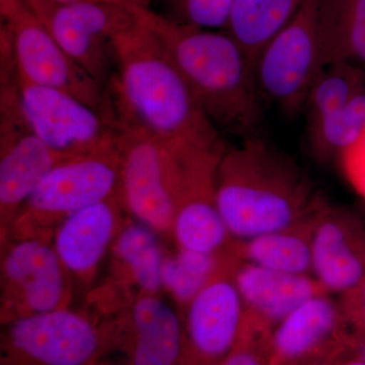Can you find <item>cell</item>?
I'll return each mask as SVG.
<instances>
[{
	"instance_id": "cell-23",
	"label": "cell",
	"mask_w": 365,
	"mask_h": 365,
	"mask_svg": "<svg viewBox=\"0 0 365 365\" xmlns=\"http://www.w3.org/2000/svg\"><path fill=\"white\" fill-rule=\"evenodd\" d=\"M365 91V72L345 63L324 66L307 93L304 113L307 126L337 111Z\"/></svg>"
},
{
	"instance_id": "cell-29",
	"label": "cell",
	"mask_w": 365,
	"mask_h": 365,
	"mask_svg": "<svg viewBox=\"0 0 365 365\" xmlns=\"http://www.w3.org/2000/svg\"><path fill=\"white\" fill-rule=\"evenodd\" d=\"M346 177L365 199V132L340 158Z\"/></svg>"
},
{
	"instance_id": "cell-26",
	"label": "cell",
	"mask_w": 365,
	"mask_h": 365,
	"mask_svg": "<svg viewBox=\"0 0 365 365\" xmlns=\"http://www.w3.org/2000/svg\"><path fill=\"white\" fill-rule=\"evenodd\" d=\"M165 19L179 25L225 31L235 0H163Z\"/></svg>"
},
{
	"instance_id": "cell-7",
	"label": "cell",
	"mask_w": 365,
	"mask_h": 365,
	"mask_svg": "<svg viewBox=\"0 0 365 365\" xmlns=\"http://www.w3.org/2000/svg\"><path fill=\"white\" fill-rule=\"evenodd\" d=\"M318 4L319 0H307L255 60L262 100L289 116L304 111L309 88L324 67L317 26Z\"/></svg>"
},
{
	"instance_id": "cell-22",
	"label": "cell",
	"mask_w": 365,
	"mask_h": 365,
	"mask_svg": "<svg viewBox=\"0 0 365 365\" xmlns=\"http://www.w3.org/2000/svg\"><path fill=\"white\" fill-rule=\"evenodd\" d=\"M306 131L314 158L321 162L340 160L365 132V91L337 111L307 126Z\"/></svg>"
},
{
	"instance_id": "cell-30",
	"label": "cell",
	"mask_w": 365,
	"mask_h": 365,
	"mask_svg": "<svg viewBox=\"0 0 365 365\" xmlns=\"http://www.w3.org/2000/svg\"><path fill=\"white\" fill-rule=\"evenodd\" d=\"M355 351H356L357 356L360 359L364 360L365 362V336L364 337L357 338L356 342L354 346Z\"/></svg>"
},
{
	"instance_id": "cell-15",
	"label": "cell",
	"mask_w": 365,
	"mask_h": 365,
	"mask_svg": "<svg viewBox=\"0 0 365 365\" xmlns=\"http://www.w3.org/2000/svg\"><path fill=\"white\" fill-rule=\"evenodd\" d=\"M234 279L247 318L270 331L307 300L326 294L312 275L279 272L248 262L235 270Z\"/></svg>"
},
{
	"instance_id": "cell-6",
	"label": "cell",
	"mask_w": 365,
	"mask_h": 365,
	"mask_svg": "<svg viewBox=\"0 0 365 365\" xmlns=\"http://www.w3.org/2000/svg\"><path fill=\"white\" fill-rule=\"evenodd\" d=\"M25 2L66 54L106 91L116 69L113 39L135 23L136 6L111 2Z\"/></svg>"
},
{
	"instance_id": "cell-12",
	"label": "cell",
	"mask_w": 365,
	"mask_h": 365,
	"mask_svg": "<svg viewBox=\"0 0 365 365\" xmlns=\"http://www.w3.org/2000/svg\"><path fill=\"white\" fill-rule=\"evenodd\" d=\"M312 217V276L326 294L344 295L365 277V222L321 197Z\"/></svg>"
},
{
	"instance_id": "cell-3",
	"label": "cell",
	"mask_w": 365,
	"mask_h": 365,
	"mask_svg": "<svg viewBox=\"0 0 365 365\" xmlns=\"http://www.w3.org/2000/svg\"><path fill=\"white\" fill-rule=\"evenodd\" d=\"M170 52L206 116L220 132L256 134L263 115L254 63L225 31L179 25L150 9H134Z\"/></svg>"
},
{
	"instance_id": "cell-21",
	"label": "cell",
	"mask_w": 365,
	"mask_h": 365,
	"mask_svg": "<svg viewBox=\"0 0 365 365\" xmlns=\"http://www.w3.org/2000/svg\"><path fill=\"white\" fill-rule=\"evenodd\" d=\"M307 0H235L225 32L253 63L274 36L287 26Z\"/></svg>"
},
{
	"instance_id": "cell-20",
	"label": "cell",
	"mask_w": 365,
	"mask_h": 365,
	"mask_svg": "<svg viewBox=\"0 0 365 365\" xmlns=\"http://www.w3.org/2000/svg\"><path fill=\"white\" fill-rule=\"evenodd\" d=\"M313 211L306 220L294 227L242 242L240 250L242 259L245 262L270 270L297 275H312Z\"/></svg>"
},
{
	"instance_id": "cell-2",
	"label": "cell",
	"mask_w": 365,
	"mask_h": 365,
	"mask_svg": "<svg viewBox=\"0 0 365 365\" xmlns=\"http://www.w3.org/2000/svg\"><path fill=\"white\" fill-rule=\"evenodd\" d=\"M318 199L304 170L257 134L227 146L218 163L216 205L240 241L294 227Z\"/></svg>"
},
{
	"instance_id": "cell-5",
	"label": "cell",
	"mask_w": 365,
	"mask_h": 365,
	"mask_svg": "<svg viewBox=\"0 0 365 365\" xmlns=\"http://www.w3.org/2000/svg\"><path fill=\"white\" fill-rule=\"evenodd\" d=\"M0 16L19 78L66 91L114 122L106 91L60 47L25 0H0Z\"/></svg>"
},
{
	"instance_id": "cell-9",
	"label": "cell",
	"mask_w": 365,
	"mask_h": 365,
	"mask_svg": "<svg viewBox=\"0 0 365 365\" xmlns=\"http://www.w3.org/2000/svg\"><path fill=\"white\" fill-rule=\"evenodd\" d=\"M105 346L102 334L78 314H31L9 327L2 365H97Z\"/></svg>"
},
{
	"instance_id": "cell-8",
	"label": "cell",
	"mask_w": 365,
	"mask_h": 365,
	"mask_svg": "<svg viewBox=\"0 0 365 365\" xmlns=\"http://www.w3.org/2000/svg\"><path fill=\"white\" fill-rule=\"evenodd\" d=\"M24 114L52 150L68 158L116 148L119 129L102 113L66 91L34 85L18 76Z\"/></svg>"
},
{
	"instance_id": "cell-32",
	"label": "cell",
	"mask_w": 365,
	"mask_h": 365,
	"mask_svg": "<svg viewBox=\"0 0 365 365\" xmlns=\"http://www.w3.org/2000/svg\"><path fill=\"white\" fill-rule=\"evenodd\" d=\"M131 6L137 7H143V9H150L151 2L153 0H125Z\"/></svg>"
},
{
	"instance_id": "cell-28",
	"label": "cell",
	"mask_w": 365,
	"mask_h": 365,
	"mask_svg": "<svg viewBox=\"0 0 365 365\" xmlns=\"http://www.w3.org/2000/svg\"><path fill=\"white\" fill-rule=\"evenodd\" d=\"M341 307L355 337L365 336V277L356 287L341 295Z\"/></svg>"
},
{
	"instance_id": "cell-24",
	"label": "cell",
	"mask_w": 365,
	"mask_h": 365,
	"mask_svg": "<svg viewBox=\"0 0 365 365\" xmlns=\"http://www.w3.org/2000/svg\"><path fill=\"white\" fill-rule=\"evenodd\" d=\"M116 253L130 269L137 284L148 292L163 287V259L155 230L143 223L128 225L119 235Z\"/></svg>"
},
{
	"instance_id": "cell-17",
	"label": "cell",
	"mask_w": 365,
	"mask_h": 365,
	"mask_svg": "<svg viewBox=\"0 0 365 365\" xmlns=\"http://www.w3.org/2000/svg\"><path fill=\"white\" fill-rule=\"evenodd\" d=\"M61 260L56 251L37 241L16 245L6 256V277L20 287L32 314L57 309L63 294Z\"/></svg>"
},
{
	"instance_id": "cell-10",
	"label": "cell",
	"mask_w": 365,
	"mask_h": 365,
	"mask_svg": "<svg viewBox=\"0 0 365 365\" xmlns=\"http://www.w3.org/2000/svg\"><path fill=\"white\" fill-rule=\"evenodd\" d=\"M0 204L9 211L26 203L43 179L68 158L52 150L26 121L18 76H0Z\"/></svg>"
},
{
	"instance_id": "cell-25",
	"label": "cell",
	"mask_w": 365,
	"mask_h": 365,
	"mask_svg": "<svg viewBox=\"0 0 365 365\" xmlns=\"http://www.w3.org/2000/svg\"><path fill=\"white\" fill-rule=\"evenodd\" d=\"M216 254L199 253L180 249L163 265V287L182 304H189L204 287L215 280Z\"/></svg>"
},
{
	"instance_id": "cell-18",
	"label": "cell",
	"mask_w": 365,
	"mask_h": 365,
	"mask_svg": "<svg viewBox=\"0 0 365 365\" xmlns=\"http://www.w3.org/2000/svg\"><path fill=\"white\" fill-rule=\"evenodd\" d=\"M115 198L76 211L62 223L55 239V251L69 270L86 272L102 258L116 222Z\"/></svg>"
},
{
	"instance_id": "cell-27",
	"label": "cell",
	"mask_w": 365,
	"mask_h": 365,
	"mask_svg": "<svg viewBox=\"0 0 365 365\" xmlns=\"http://www.w3.org/2000/svg\"><path fill=\"white\" fill-rule=\"evenodd\" d=\"M270 332L247 318L241 339L220 365H270L268 352Z\"/></svg>"
},
{
	"instance_id": "cell-11",
	"label": "cell",
	"mask_w": 365,
	"mask_h": 365,
	"mask_svg": "<svg viewBox=\"0 0 365 365\" xmlns=\"http://www.w3.org/2000/svg\"><path fill=\"white\" fill-rule=\"evenodd\" d=\"M355 337L340 302L331 294L312 297L272 329L270 365H307L319 357L354 348Z\"/></svg>"
},
{
	"instance_id": "cell-34",
	"label": "cell",
	"mask_w": 365,
	"mask_h": 365,
	"mask_svg": "<svg viewBox=\"0 0 365 365\" xmlns=\"http://www.w3.org/2000/svg\"><path fill=\"white\" fill-rule=\"evenodd\" d=\"M307 365H342V364H335L334 361H330V360H321V361L313 362V364H309Z\"/></svg>"
},
{
	"instance_id": "cell-1",
	"label": "cell",
	"mask_w": 365,
	"mask_h": 365,
	"mask_svg": "<svg viewBox=\"0 0 365 365\" xmlns=\"http://www.w3.org/2000/svg\"><path fill=\"white\" fill-rule=\"evenodd\" d=\"M136 18L113 39L116 69L106 93L115 123L143 129L175 150H225L222 132L206 116L167 47Z\"/></svg>"
},
{
	"instance_id": "cell-33",
	"label": "cell",
	"mask_w": 365,
	"mask_h": 365,
	"mask_svg": "<svg viewBox=\"0 0 365 365\" xmlns=\"http://www.w3.org/2000/svg\"><path fill=\"white\" fill-rule=\"evenodd\" d=\"M342 365H365V362L364 360L360 359L357 355H355L352 359L346 360V361L343 362Z\"/></svg>"
},
{
	"instance_id": "cell-13",
	"label": "cell",
	"mask_w": 365,
	"mask_h": 365,
	"mask_svg": "<svg viewBox=\"0 0 365 365\" xmlns=\"http://www.w3.org/2000/svg\"><path fill=\"white\" fill-rule=\"evenodd\" d=\"M247 312L232 278H215L188 304L182 365H220L241 339Z\"/></svg>"
},
{
	"instance_id": "cell-14",
	"label": "cell",
	"mask_w": 365,
	"mask_h": 365,
	"mask_svg": "<svg viewBox=\"0 0 365 365\" xmlns=\"http://www.w3.org/2000/svg\"><path fill=\"white\" fill-rule=\"evenodd\" d=\"M119 184L117 145L60 163L40 182L26 205L35 215L68 216L116 197Z\"/></svg>"
},
{
	"instance_id": "cell-16",
	"label": "cell",
	"mask_w": 365,
	"mask_h": 365,
	"mask_svg": "<svg viewBox=\"0 0 365 365\" xmlns=\"http://www.w3.org/2000/svg\"><path fill=\"white\" fill-rule=\"evenodd\" d=\"M127 353L126 365H182L184 326L176 312L158 297L139 299Z\"/></svg>"
},
{
	"instance_id": "cell-31",
	"label": "cell",
	"mask_w": 365,
	"mask_h": 365,
	"mask_svg": "<svg viewBox=\"0 0 365 365\" xmlns=\"http://www.w3.org/2000/svg\"><path fill=\"white\" fill-rule=\"evenodd\" d=\"M51 1H55V2H83V1L111 2V4H123V6H131V4H129L128 2L125 1V0H51Z\"/></svg>"
},
{
	"instance_id": "cell-19",
	"label": "cell",
	"mask_w": 365,
	"mask_h": 365,
	"mask_svg": "<svg viewBox=\"0 0 365 365\" xmlns=\"http://www.w3.org/2000/svg\"><path fill=\"white\" fill-rule=\"evenodd\" d=\"M317 26L324 66L345 63L365 72V0H319Z\"/></svg>"
},
{
	"instance_id": "cell-4",
	"label": "cell",
	"mask_w": 365,
	"mask_h": 365,
	"mask_svg": "<svg viewBox=\"0 0 365 365\" xmlns=\"http://www.w3.org/2000/svg\"><path fill=\"white\" fill-rule=\"evenodd\" d=\"M117 127L122 202L151 230L172 227L181 185L179 153L143 129Z\"/></svg>"
}]
</instances>
